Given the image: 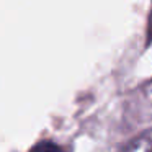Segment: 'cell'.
I'll return each instance as SVG.
<instances>
[{"mask_svg":"<svg viewBox=\"0 0 152 152\" xmlns=\"http://www.w3.org/2000/svg\"><path fill=\"white\" fill-rule=\"evenodd\" d=\"M152 149V142H151V132H144L142 136L132 139L123 152H151Z\"/></svg>","mask_w":152,"mask_h":152,"instance_id":"cell-1","label":"cell"},{"mask_svg":"<svg viewBox=\"0 0 152 152\" xmlns=\"http://www.w3.org/2000/svg\"><path fill=\"white\" fill-rule=\"evenodd\" d=\"M30 152H64V151L61 149L59 144H56L53 141H41L38 144H34Z\"/></svg>","mask_w":152,"mask_h":152,"instance_id":"cell-2","label":"cell"}]
</instances>
